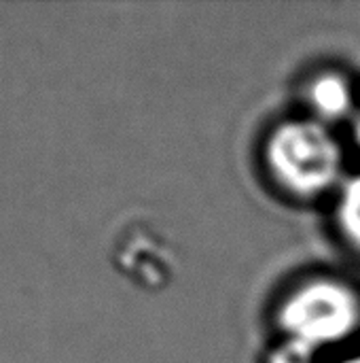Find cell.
Returning a JSON list of instances; mask_svg holds the SVG:
<instances>
[{
    "mask_svg": "<svg viewBox=\"0 0 360 363\" xmlns=\"http://www.w3.org/2000/svg\"><path fill=\"white\" fill-rule=\"evenodd\" d=\"M339 363H360V353H356V355H350V357H346L344 362Z\"/></svg>",
    "mask_w": 360,
    "mask_h": 363,
    "instance_id": "52a82bcc",
    "label": "cell"
},
{
    "mask_svg": "<svg viewBox=\"0 0 360 363\" xmlns=\"http://www.w3.org/2000/svg\"><path fill=\"white\" fill-rule=\"evenodd\" d=\"M310 106L314 111V119L329 125L333 121H342L348 115H356V94L352 83L337 72H325L316 77L308 91Z\"/></svg>",
    "mask_w": 360,
    "mask_h": 363,
    "instance_id": "3957f363",
    "label": "cell"
},
{
    "mask_svg": "<svg viewBox=\"0 0 360 363\" xmlns=\"http://www.w3.org/2000/svg\"><path fill=\"white\" fill-rule=\"evenodd\" d=\"M267 164L289 194L318 198L344 183L346 155L329 125L297 119L278 125L267 143Z\"/></svg>",
    "mask_w": 360,
    "mask_h": 363,
    "instance_id": "6da1fadb",
    "label": "cell"
},
{
    "mask_svg": "<svg viewBox=\"0 0 360 363\" xmlns=\"http://www.w3.org/2000/svg\"><path fill=\"white\" fill-rule=\"evenodd\" d=\"M286 340L316 353L352 338L360 328L359 291L337 279H314L293 291L280 308Z\"/></svg>",
    "mask_w": 360,
    "mask_h": 363,
    "instance_id": "7a4b0ae2",
    "label": "cell"
},
{
    "mask_svg": "<svg viewBox=\"0 0 360 363\" xmlns=\"http://www.w3.org/2000/svg\"><path fill=\"white\" fill-rule=\"evenodd\" d=\"M316 359H318L316 353L308 351L297 342L284 340L269 357V363H316Z\"/></svg>",
    "mask_w": 360,
    "mask_h": 363,
    "instance_id": "5b68a950",
    "label": "cell"
},
{
    "mask_svg": "<svg viewBox=\"0 0 360 363\" xmlns=\"http://www.w3.org/2000/svg\"><path fill=\"white\" fill-rule=\"evenodd\" d=\"M335 221L344 240L360 253V172L344 179L337 191Z\"/></svg>",
    "mask_w": 360,
    "mask_h": 363,
    "instance_id": "277c9868",
    "label": "cell"
},
{
    "mask_svg": "<svg viewBox=\"0 0 360 363\" xmlns=\"http://www.w3.org/2000/svg\"><path fill=\"white\" fill-rule=\"evenodd\" d=\"M354 143L359 145L360 149V106L359 111H356V115H354Z\"/></svg>",
    "mask_w": 360,
    "mask_h": 363,
    "instance_id": "8992f818",
    "label": "cell"
}]
</instances>
